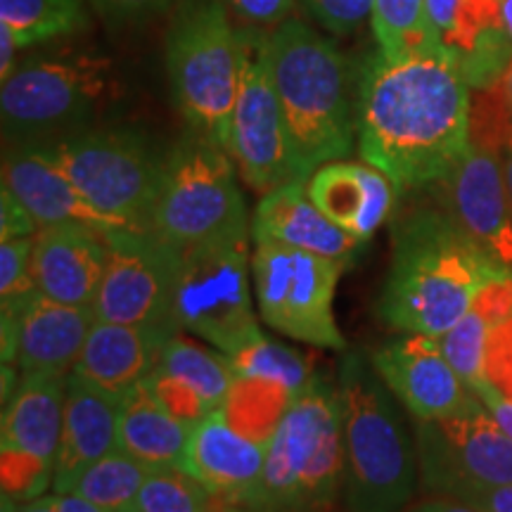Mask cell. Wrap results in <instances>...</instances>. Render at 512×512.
I'll return each mask as SVG.
<instances>
[{"label": "cell", "mask_w": 512, "mask_h": 512, "mask_svg": "<svg viewBox=\"0 0 512 512\" xmlns=\"http://www.w3.org/2000/svg\"><path fill=\"white\" fill-rule=\"evenodd\" d=\"M470 91L439 46L403 55L377 50L358 83V155L401 192L444 181L472 145Z\"/></svg>", "instance_id": "6da1fadb"}, {"label": "cell", "mask_w": 512, "mask_h": 512, "mask_svg": "<svg viewBox=\"0 0 512 512\" xmlns=\"http://www.w3.org/2000/svg\"><path fill=\"white\" fill-rule=\"evenodd\" d=\"M508 275L441 204L418 207L399 216L392 228L380 316L401 332L441 337L486 285Z\"/></svg>", "instance_id": "7a4b0ae2"}, {"label": "cell", "mask_w": 512, "mask_h": 512, "mask_svg": "<svg viewBox=\"0 0 512 512\" xmlns=\"http://www.w3.org/2000/svg\"><path fill=\"white\" fill-rule=\"evenodd\" d=\"M264 48L302 178L349 157L358 102L351 98V67L342 50L299 19L275 27Z\"/></svg>", "instance_id": "3957f363"}, {"label": "cell", "mask_w": 512, "mask_h": 512, "mask_svg": "<svg viewBox=\"0 0 512 512\" xmlns=\"http://www.w3.org/2000/svg\"><path fill=\"white\" fill-rule=\"evenodd\" d=\"M347 453L337 380L316 373L294 396L268 439L259 484L247 512H328L344 496Z\"/></svg>", "instance_id": "277c9868"}, {"label": "cell", "mask_w": 512, "mask_h": 512, "mask_svg": "<svg viewBox=\"0 0 512 512\" xmlns=\"http://www.w3.org/2000/svg\"><path fill=\"white\" fill-rule=\"evenodd\" d=\"M337 389L344 413L347 510L403 512L418 486L420 465L399 399L361 351L339 361Z\"/></svg>", "instance_id": "5b68a950"}, {"label": "cell", "mask_w": 512, "mask_h": 512, "mask_svg": "<svg viewBox=\"0 0 512 512\" xmlns=\"http://www.w3.org/2000/svg\"><path fill=\"white\" fill-rule=\"evenodd\" d=\"M166 72L192 133L228 152L242 76V31L233 27L221 0H192L176 17L166 36Z\"/></svg>", "instance_id": "8992f818"}, {"label": "cell", "mask_w": 512, "mask_h": 512, "mask_svg": "<svg viewBox=\"0 0 512 512\" xmlns=\"http://www.w3.org/2000/svg\"><path fill=\"white\" fill-rule=\"evenodd\" d=\"M252 228L181 249L174 313L178 328L221 354H235L261 335L249 294Z\"/></svg>", "instance_id": "52a82bcc"}, {"label": "cell", "mask_w": 512, "mask_h": 512, "mask_svg": "<svg viewBox=\"0 0 512 512\" xmlns=\"http://www.w3.org/2000/svg\"><path fill=\"white\" fill-rule=\"evenodd\" d=\"M242 228L252 226L230 155L192 133L164 157L150 230L185 249Z\"/></svg>", "instance_id": "ba28073f"}, {"label": "cell", "mask_w": 512, "mask_h": 512, "mask_svg": "<svg viewBox=\"0 0 512 512\" xmlns=\"http://www.w3.org/2000/svg\"><path fill=\"white\" fill-rule=\"evenodd\" d=\"M86 200L124 228L150 230L164 157L131 131H93L36 143Z\"/></svg>", "instance_id": "9c48e42d"}, {"label": "cell", "mask_w": 512, "mask_h": 512, "mask_svg": "<svg viewBox=\"0 0 512 512\" xmlns=\"http://www.w3.org/2000/svg\"><path fill=\"white\" fill-rule=\"evenodd\" d=\"M347 261L259 240L252 252V280L259 316L268 328L320 349H347L337 328L335 292Z\"/></svg>", "instance_id": "30bf717a"}, {"label": "cell", "mask_w": 512, "mask_h": 512, "mask_svg": "<svg viewBox=\"0 0 512 512\" xmlns=\"http://www.w3.org/2000/svg\"><path fill=\"white\" fill-rule=\"evenodd\" d=\"M112 86L107 57L79 53L19 64L0 88L5 136L36 138L83 121Z\"/></svg>", "instance_id": "8fae6325"}, {"label": "cell", "mask_w": 512, "mask_h": 512, "mask_svg": "<svg viewBox=\"0 0 512 512\" xmlns=\"http://www.w3.org/2000/svg\"><path fill=\"white\" fill-rule=\"evenodd\" d=\"M420 482L432 496L460 498L482 486L512 484V439L472 396L460 411L415 425Z\"/></svg>", "instance_id": "7c38bea8"}, {"label": "cell", "mask_w": 512, "mask_h": 512, "mask_svg": "<svg viewBox=\"0 0 512 512\" xmlns=\"http://www.w3.org/2000/svg\"><path fill=\"white\" fill-rule=\"evenodd\" d=\"M264 41L266 36L256 31H242V76L228 150L245 183L261 195L285 183L306 181L273 86Z\"/></svg>", "instance_id": "4fadbf2b"}, {"label": "cell", "mask_w": 512, "mask_h": 512, "mask_svg": "<svg viewBox=\"0 0 512 512\" xmlns=\"http://www.w3.org/2000/svg\"><path fill=\"white\" fill-rule=\"evenodd\" d=\"M110 259L93 311L98 320L178 335L174 299L181 249L152 230L121 228L107 233Z\"/></svg>", "instance_id": "5bb4252c"}, {"label": "cell", "mask_w": 512, "mask_h": 512, "mask_svg": "<svg viewBox=\"0 0 512 512\" xmlns=\"http://www.w3.org/2000/svg\"><path fill=\"white\" fill-rule=\"evenodd\" d=\"M430 188L451 219L512 275V204L494 147L472 140L456 169Z\"/></svg>", "instance_id": "9a60e30c"}, {"label": "cell", "mask_w": 512, "mask_h": 512, "mask_svg": "<svg viewBox=\"0 0 512 512\" xmlns=\"http://www.w3.org/2000/svg\"><path fill=\"white\" fill-rule=\"evenodd\" d=\"M370 361L389 392L415 420L444 418L475 396L446 358L439 337L403 332L382 344Z\"/></svg>", "instance_id": "2e32d148"}, {"label": "cell", "mask_w": 512, "mask_h": 512, "mask_svg": "<svg viewBox=\"0 0 512 512\" xmlns=\"http://www.w3.org/2000/svg\"><path fill=\"white\" fill-rule=\"evenodd\" d=\"M434 43L456 60L470 88L503 81L512 43L503 29L501 0H427Z\"/></svg>", "instance_id": "e0dca14e"}, {"label": "cell", "mask_w": 512, "mask_h": 512, "mask_svg": "<svg viewBox=\"0 0 512 512\" xmlns=\"http://www.w3.org/2000/svg\"><path fill=\"white\" fill-rule=\"evenodd\" d=\"M110 259L105 230L48 226L34 235L31 273L38 292L55 302L93 306Z\"/></svg>", "instance_id": "ac0fdd59"}, {"label": "cell", "mask_w": 512, "mask_h": 512, "mask_svg": "<svg viewBox=\"0 0 512 512\" xmlns=\"http://www.w3.org/2000/svg\"><path fill=\"white\" fill-rule=\"evenodd\" d=\"M3 185L15 192V197L41 228L48 226H88L110 233L121 230L119 221L102 214L86 200L64 171L36 143L5 152Z\"/></svg>", "instance_id": "d6986e66"}, {"label": "cell", "mask_w": 512, "mask_h": 512, "mask_svg": "<svg viewBox=\"0 0 512 512\" xmlns=\"http://www.w3.org/2000/svg\"><path fill=\"white\" fill-rule=\"evenodd\" d=\"M266 451V441L238 430L219 408L192 427L183 470L207 486L211 496L240 508L259 484Z\"/></svg>", "instance_id": "ffe728a7"}, {"label": "cell", "mask_w": 512, "mask_h": 512, "mask_svg": "<svg viewBox=\"0 0 512 512\" xmlns=\"http://www.w3.org/2000/svg\"><path fill=\"white\" fill-rule=\"evenodd\" d=\"M306 192L330 221L366 242L394 214L401 188L373 164L337 159L306 178Z\"/></svg>", "instance_id": "44dd1931"}, {"label": "cell", "mask_w": 512, "mask_h": 512, "mask_svg": "<svg viewBox=\"0 0 512 512\" xmlns=\"http://www.w3.org/2000/svg\"><path fill=\"white\" fill-rule=\"evenodd\" d=\"M119 406L121 399H114L83 377L69 373L53 494H69L88 467L119 448Z\"/></svg>", "instance_id": "7402d4cb"}, {"label": "cell", "mask_w": 512, "mask_h": 512, "mask_svg": "<svg viewBox=\"0 0 512 512\" xmlns=\"http://www.w3.org/2000/svg\"><path fill=\"white\" fill-rule=\"evenodd\" d=\"M252 238L254 242H280L347 264L363 245L316 207L306 192V181L285 183L261 197L252 219Z\"/></svg>", "instance_id": "603a6c76"}, {"label": "cell", "mask_w": 512, "mask_h": 512, "mask_svg": "<svg viewBox=\"0 0 512 512\" xmlns=\"http://www.w3.org/2000/svg\"><path fill=\"white\" fill-rule=\"evenodd\" d=\"M95 323L93 306L62 304L36 292L19 313L15 361L19 373L69 375Z\"/></svg>", "instance_id": "cb8c5ba5"}, {"label": "cell", "mask_w": 512, "mask_h": 512, "mask_svg": "<svg viewBox=\"0 0 512 512\" xmlns=\"http://www.w3.org/2000/svg\"><path fill=\"white\" fill-rule=\"evenodd\" d=\"M171 337L166 330L98 320L72 373L100 392L124 399L159 366L164 344Z\"/></svg>", "instance_id": "d4e9b609"}, {"label": "cell", "mask_w": 512, "mask_h": 512, "mask_svg": "<svg viewBox=\"0 0 512 512\" xmlns=\"http://www.w3.org/2000/svg\"><path fill=\"white\" fill-rule=\"evenodd\" d=\"M67 377L57 373H22L3 406L0 448L27 453L50 467L60 453Z\"/></svg>", "instance_id": "484cf974"}, {"label": "cell", "mask_w": 512, "mask_h": 512, "mask_svg": "<svg viewBox=\"0 0 512 512\" xmlns=\"http://www.w3.org/2000/svg\"><path fill=\"white\" fill-rule=\"evenodd\" d=\"M190 434L192 427L159 406L145 382L121 399L117 444L147 470L183 467Z\"/></svg>", "instance_id": "4316f807"}, {"label": "cell", "mask_w": 512, "mask_h": 512, "mask_svg": "<svg viewBox=\"0 0 512 512\" xmlns=\"http://www.w3.org/2000/svg\"><path fill=\"white\" fill-rule=\"evenodd\" d=\"M508 318H512V275L486 285L465 316L439 337L446 358L467 387L486 377L491 337Z\"/></svg>", "instance_id": "83f0119b"}, {"label": "cell", "mask_w": 512, "mask_h": 512, "mask_svg": "<svg viewBox=\"0 0 512 512\" xmlns=\"http://www.w3.org/2000/svg\"><path fill=\"white\" fill-rule=\"evenodd\" d=\"M157 368L195 389L211 413L226 406L233 392L235 375L228 356L204 349L181 335H174L164 344Z\"/></svg>", "instance_id": "f1b7e54d"}, {"label": "cell", "mask_w": 512, "mask_h": 512, "mask_svg": "<svg viewBox=\"0 0 512 512\" xmlns=\"http://www.w3.org/2000/svg\"><path fill=\"white\" fill-rule=\"evenodd\" d=\"M0 24L19 48H31L86 27V0H0Z\"/></svg>", "instance_id": "f546056e"}, {"label": "cell", "mask_w": 512, "mask_h": 512, "mask_svg": "<svg viewBox=\"0 0 512 512\" xmlns=\"http://www.w3.org/2000/svg\"><path fill=\"white\" fill-rule=\"evenodd\" d=\"M235 380H254L271 384L290 396L302 394L313 380L309 361L297 349L273 342L264 332L247 347L228 356Z\"/></svg>", "instance_id": "4dcf8cb0"}, {"label": "cell", "mask_w": 512, "mask_h": 512, "mask_svg": "<svg viewBox=\"0 0 512 512\" xmlns=\"http://www.w3.org/2000/svg\"><path fill=\"white\" fill-rule=\"evenodd\" d=\"M147 475L150 470L140 460L128 456L121 448H114L83 472L72 491L100 508L121 512L136 505L140 486L145 484Z\"/></svg>", "instance_id": "1f68e13d"}, {"label": "cell", "mask_w": 512, "mask_h": 512, "mask_svg": "<svg viewBox=\"0 0 512 512\" xmlns=\"http://www.w3.org/2000/svg\"><path fill=\"white\" fill-rule=\"evenodd\" d=\"M370 24L384 55H403L437 46L430 29L427 0H375Z\"/></svg>", "instance_id": "d6a6232c"}, {"label": "cell", "mask_w": 512, "mask_h": 512, "mask_svg": "<svg viewBox=\"0 0 512 512\" xmlns=\"http://www.w3.org/2000/svg\"><path fill=\"white\" fill-rule=\"evenodd\" d=\"M211 496L183 467L150 470L140 486L136 508L140 512H211Z\"/></svg>", "instance_id": "836d02e7"}, {"label": "cell", "mask_w": 512, "mask_h": 512, "mask_svg": "<svg viewBox=\"0 0 512 512\" xmlns=\"http://www.w3.org/2000/svg\"><path fill=\"white\" fill-rule=\"evenodd\" d=\"M34 238L0 240V316H19L38 287L31 273Z\"/></svg>", "instance_id": "e575fe53"}, {"label": "cell", "mask_w": 512, "mask_h": 512, "mask_svg": "<svg viewBox=\"0 0 512 512\" xmlns=\"http://www.w3.org/2000/svg\"><path fill=\"white\" fill-rule=\"evenodd\" d=\"M0 477H3V496L17 503L34 501L53 489L55 467L27 456V453L0 448Z\"/></svg>", "instance_id": "d590c367"}, {"label": "cell", "mask_w": 512, "mask_h": 512, "mask_svg": "<svg viewBox=\"0 0 512 512\" xmlns=\"http://www.w3.org/2000/svg\"><path fill=\"white\" fill-rule=\"evenodd\" d=\"M145 387L159 401V406L166 408L176 420L185 422L188 427L200 425L211 413L209 406L195 389L178 380V377L164 373L162 368H155L145 377Z\"/></svg>", "instance_id": "8d00e7d4"}, {"label": "cell", "mask_w": 512, "mask_h": 512, "mask_svg": "<svg viewBox=\"0 0 512 512\" xmlns=\"http://www.w3.org/2000/svg\"><path fill=\"white\" fill-rule=\"evenodd\" d=\"M306 12L332 34H351L373 15L375 0H299Z\"/></svg>", "instance_id": "74e56055"}, {"label": "cell", "mask_w": 512, "mask_h": 512, "mask_svg": "<svg viewBox=\"0 0 512 512\" xmlns=\"http://www.w3.org/2000/svg\"><path fill=\"white\" fill-rule=\"evenodd\" d=\"M221 3L226 5L228 15L259 27H280L294 8V0H221Z\"/></svg>", "instance_id": "f35d334b"}, {"label": "cell", "mask_w": 512, "mask_h": 512, "mask_svg": "<svg viewBox=\"0 0 512 512\" xmlns=\"http://www.w3.org/2000/svg\"><path fill=\"white\" fill-rule=\"evenodd\" d=\"M486 377L512 396V318L494 332L486 356Z\"/></svg>", "instance_id": "ab89813d"}, {"label": "cell", "mask_w": 512, "mask_h": 512, "mask_svg": "<svg viewBox=\"0 0 512 512\" xmlns=\"http://www.w3.org/2000/svg\"><path fill=\"white\" fill-rule=\"evenodd\" d=\"M41 230L29 209L17 200L15 192L3 185L0 190V240H17V238H34Z\"/></svg>", "instance_id": "60d3db41"}, {"label": "cell", "mask_w": 512, "mask_h": 512, "mask_svg": "<svg viewBox=\"0 0 512 512\" xmlns=\"http://www.w3.org/2000/svg\"><path fill=\"white\" fill-rule=\"evenodd\" d=\"M472 394L482 401V406L491 413V418L496 420V425L508 434L512 439V396L505 394L501 387H496L489 377H482V380L472 384Z\"/></svg>", "instance_id": "b9f144b4"}, {"label": "cell", "mask_w": 512, "mask_h": 512, "mask_svg": "<svg viewBox=\"0 0 512 512\" xmlns=\"http://www.w3.org/2000/svg\"><path fill=\"white\" fill-rule=\"evenodd\" d=\"M102 17L133 19L164 10L171 0H91Z\"/></svg>", "instance_id": "7bdbcfd3"}, {"label": "cell", "mask_w": 512, "mask_h": 512, "mask_svg": "<svg viewBox=\"0 0 512 512\" xmlns=\"http://www.w3.org/2000/svg\"><path fill=\"white\" fill-rule=\"evenodd\" d=\"M456 501H463L479 512H512V484L498 486H482V489H472Z\"/></svg>", "instance_id": "ee69618b"}, {"label": "cell", "mask_w": 512, "mask_h": 512, "mask_svg": "<svg viewBox=\"0 0 512 512\" xmlns=\"http://www.w3.org/2000/svg\"><path fill=\"white\" fill-rule=\"evenodd\" d=\"M484 145L494 147L498 152L503 178H505V188H508V197L512 204V110L508 112V117L498 121V126L494 128V136L486 140Z\"/></svg>", "instance_id": "f6af8a7d"}, {"label": "cell", "mask_w": 512, "mask_h": 512, "mask_svg": "<svg viewBox=\"0 0 512 512\" xmlns=\"http://www.w3.org/2000/svg\"><path fill=\"white\" fill-rule=\"evenodd\" d=\"M403 512H479V510L463 501H456V498L432 496V498H425V501H420L415 505H408Z\"/></svg>", "instance_id": "bcb514c9"}, {"label": "cell", "mask_w": 512, "mask_h": 512, "mask_svg": "<svg viewBox=\"0 0 512 512\" xmlns=\"http://www.w3.org/2000/svg\"><path fill=\"white\" fill-rule=\"evenodd\" d=\"M17 50L22 48L17 46L12 31L0 24V81L8 79V76L17 69Z\"/></svg>", "instance_id": "7dc6e473"}, {"label": "cell", "mask_w": 512, "mask_h": 512, "mask_svg": "<svg viewBox=\"0 0 512 512\" xmlns=\"http://www.w3.org/2000/svg\"><path fill=\"white\" fill-rule=\"evenodd\" d=\"M3 512H57V498L53 496H41L34 501L17 503L12 498L3 496Z\"/></svg>", "instance_id": "c3c4849f"}, {"label": "cell", "mask_w": 512, "mask_h": 512, "mask_svg": "<svg viewBox=\"0 0 512 512\" xmlns=\"http://www.w3.org/2000/svg\"><path fill=\"white\" fill-rule=\"evenodd\" d=\"M55 498L57 512H110L100 508V505H95L93 501H88V498L74 494V491H69V494H55Z\"/></svg>", "instance_id": "681fc988"}, {"label": "cell", "mask_w": 512, "mask_h": 512, "mask_svg": "<svg viewBox=\"0 0 512 512\" xmlns=\"http://www.w3.org/2000/svg\"><path fill=\"white\" fill-rule=\"evenodd\" d=\"M503 91L508 95L510 105H512V60L508 64V69H505V76H503Z\"/></svg>", "instance_id": "f907efd6"}, {"label": "cell", "mask_w": 512, "mask_h": 512, "mask_svg": "<svg viewBox=\"0 0 512 512\" xmlns=\"http://www.w3.org/2000/svg\"><path fill=\"white\" fill-rule=\"evenodd\" d=\"M121 512H140V510L136 508V505H133V508H126V510H121Z\"/></svg>", "instance_id": "816d5d0a"}]
</instances>
